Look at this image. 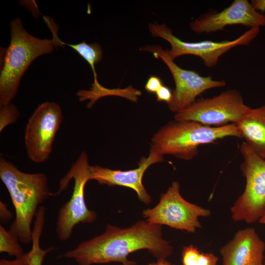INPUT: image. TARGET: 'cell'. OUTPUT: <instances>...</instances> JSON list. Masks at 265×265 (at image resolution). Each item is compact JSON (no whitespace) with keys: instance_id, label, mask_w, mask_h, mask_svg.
I'll use <instances>...</instances> for the list:
<instances>
[{"instance_id":"6da1fadb","label":"cell","mask_w":265,"mask_h":265,"mask_svg":"<svg viewBox=\"0 0 265 265\" xmlns=\"http://www.w3.org/2000/svg\"><path fill=\"white\" fill-rule=\"evenodd\" d=\"M141 249L148 250L157 259H166L173 251L162 237L161 225L140 221L124 229L108 224L103 234L80 243L60 257L73 259L78 265L110 262L135 265L128 256Z\"/></svg>"},{"instance_id":"7a4b0ae2","label":"cell","mask_w":265,"mask_h":265,"mask_svg":"<svg viewBox=\"0 0 265 265\" xmlns=\"http://www.w3.org/2000/svg\"><path fill=\"white\" fill-rule=\"evenodd\" d=\"M0 178L6 187L15 211L10 230L23 244L32 242L31 225L40 205L55 195L49 190L43 173H26L4 158H0Z\"/></svg>"},{"instance_id":"3957f363","label":"cell","mask_w":265,"mask_h":265,"mask_svg":"<svg viewBox=\"0 0 265 265\" xmlns=\"http://www.w3.org/2000/svg\"><path fill=\"white\" fill-rule=\"evenodd\" d=\"M11 40L6 49L0 73V106L15 97L21 80L39 56L52 53L57 46L52 39H40L29 33L20 18L10 23Z\"/></svg>"},{"instance_id":"277c9868","label":"cell","mask_w":265,"mask_h":265,"mask_svg":"<svg viewBox=\"0 0 265 265\" xmlns=\"http://www.w3.org/2000/svg\"><path fill=\"white\" fill-rule=\"evenodd\" d=\"M228 136L241 138L236 124L211 127L195 121L175 120L154 135L151 146L163 155H171L182 159L190 160L197 155L199 146L212 143Z\"/></svg>"},{"instance_id":"5b68a950","label":"cell","mask_w":265,"mask_h":265,"mask_svg":"<svg viewBox=\"0 0 265 265\" xmlns=\"http://www.w3.org/2000/svg\"><path fill=\"white\" fill-rule=\"evenodd\" d=\"M90 165L88 156L82 151L66 175L59 182V188L55 195L68 187L69 182L74 180V186L70 200L59 209L56 225V233L61 241L70 238L74 227L78 224L91 223L97 218L96 213L89 210L85 204L84 189L90 180Z\"/></svg>"},{"instance_id":"8992f818","label":"cell","mask_w":265,"mask_h":265,"mask_svg":"<svg viewBox=\"0 0 265 265\" xmlns=\"http://www.w3.org/2000/svg\"><path fill=\"white\" fill-rule=\"evenodd\" d=\"M240 150L243 158L240 170L246 185L231 212L235 222L243 220L250 224L265 216V159L256 154L245 142Z\"/></svg>"},{"instance_id":"52a82bcc","label":"cell","mask_w":265,"mask_h":265,"mask_svg":"<svg viewBox=\"0 0 265 265\" xmlns=\"http://www.w3.org/2000/svg\"><path fill=\"white\" fill-rule=\"evenodd\" d=\"M148 28L153 37L161 38L169 43L171 49L167 50L172 60L184 55H193L200 57L208 68L215 66L219 58L232 48L249 45L260 32V27H252L233 40L188 42L175 36L172 30L164 24H149Z\"/></svg>"},{"instance_id":"ba28073f","label":"cell","mask_w":265,"mask_h":265,"mask_svg":"<svg viewBox=\"0 0 265 265\" xmlns=\"http://www.w3.org/2000/svg\"><path fill=\"white\" fill-rule=\"evenodd\" d=\"M211 214L209 210L184 199L180 193V184L176 181L161 194L159 203L155 207L143 212L144 218L149 224L165 225L191 233L201 227L199 217Z\"/></svg>"},{"instance_id":"9c48e42d","label":"cell","mask_w":265,"mask_h":265,"mask_svg":"<svg viewBox=\"0 0 265 265\" xmlns=\"http://www.w3.org/2000/svg\"><path fill=\"white\" fill-rule=\"evenodd\" d=\"M248 107L244 103L239 91L235 89H229L212 98L195 101L176 113L175 119L221 127L229 123H238Z\"/></svg>"},{"instance_id":"30bf717a","label":"cell","mask_w":265,"mask_h":265,"mask_svg":"<svg viewBox=\"0 0 265 265\" xmlns=\"http://www.w3.org/2000/svg\"><path fill=\"white\" fill-rule=\"evenodd\" d=\"M160 58L168 67L174 80L175 88L168 104L170 110L176 113L196 101V98L205 91L226 85L224 80H214L211 76H202L197 72L183 69L169 56L167 50L159 45H146L139 49Z\"/></svg>"},{"instance_id":"8fae6325","label":"cell","mask_w":265,"mask_h":265,"mask_svg":"<svg viewBox=\"0 0 265 265\" xmlns=\"http://www.w3.org/2000/svg\"><path fill=\"white\" fill-rule=\"evenodd\" d=\"M60 106L47 101L40 104L25 127V142L28 158L36 163L47 160L62 121Z\"/></svg>"},{"instance_id":"7c38bea8","label":"cell","mask_w":265,"mask_h":265,"mask_svg":"<svg viewBox=\"0 0 265 265\" xmlns=\"http://www.w3.org/2000/svg\"><path fill=\"white\" fill-rule=\"evenodd\" d=\"M234 25L250 28L265 26V14L256 10L248 0H234L219 12L211 11L201 15L192 21L189 26L196 33L208 34Z\"/></svg>"},{"instance_id":"4fadbf2b","label":"cell","mask_w":265,"mask_h":265,"mask_svg":"<svg viewBox=\"0 0 265 265\" xmlns=\"http://www.w3.org/2000/svg\"><path fill=\"white\" fill-rule=\"evenodd\" d=\"M163 159V155L151 146L148 157H142L138 162V167L134 169L122 171L112 170L98 165H90V180H96L102 185L120 186L132 189L141 201L149 204L152 199L142 184V178L150 165L161 162Z\"/></svg>"},{"instance_id":"5bb4252c","label":"cell","mask_w":265,"mask_h":265,"mask_svg":"<svg viewBox=\"0 0 265 265\" xmlns=\"http://www.w3.org/2000/svg\"><path fill=\"white\" fill-rule=\"evenodd\" d=\"M265 243L255 228L238 231L233 238L221 247L222 265H265Z\"/></svg>"},{"instance_id":"9a60e30c","label":"cell","mask_w":265,"mask_h":265,"mask_svg":"<svg viewBox=\"0 0 265 265\" xmlns=\"http://www.w3.org/2000/svg\"><path fill=\"white\" fill-rule=\"evenodd\" d=\"M236 124L244 142L265 159V105L253 108L249 107Z\"/></svg>"},{"instance_id":"2e32d148","label":"cell","mask_w":265,"mask_h":265,"mask_svg":"<svg viewBox=\"0 0 265 265\" xmlns=\"http://www.w3.org/2000/svg\"><path fill=\"white\" fill-rule=\"evenodd\" d=\"M45 210L40 209L35 217V221L32 231V247L28 252L30 265H42L46 254L53 249V247L47 249H42L40 246V239L45 222Z\"/></svg>"},{"instance_id":"e0dca14e","label":"cell","mask_w":265,"mask_h":265,"mask_svg":"<svg viewBox=\"0 0 265 265\" xmlns=\"http://www.w3.org/2000/svg\"><path fill=\"white\" fill-rule=\"evenodd\" d=\"M62 44L63 46L67 45L72 48L89 64L93 71L94 81H98L95 65L103 59V52L101 45L97 43L88 44L85 41L76 44L62 41Z\"/></svg>"},{"instance_id":"ac0fdd59","label":"cell","mask_w":265,"mask_h":265,"mask_svg":"<svg viewBox=\"0 0 265 265\" xmlns=\"http://www.w3.org/2000/svg\"><path fill=\"white\" fill-rule=\"evenodd\" d=\"M218 261V258L213 253L201 252L192 244L183 248L182 265H217Z\"/></svg>"},{"instance_id":"d6986e66","label":"cell","mask_w":265,"mask_h":265,"mask_svg":"<svg viewBox=\"0 0 265 265\" xmlns=\"http://www.w3.org/2000/svg\"><path fill=\"white\" fill-rule=\"evenodd\" d=\"M17 236L10 230H6L0 225V252L7 253L10 256L18 258L25 254L19 243Z\"/></svg>"},{"instance_id":"ffe728a7","label":"cell","mask_w":265,"mask_h":265,"mask_svg":"<svg viewBox=\"0 0 265 265\" xmlns=\"http://www.w3.org/2000/svg\"><path fill=\"white\" fill-rule=\"evenodd\" d=\"M19 116L18 108L12 103L0 106V132L8 125L16 121Z\"/></svg>"},{"instance_id":"44dd1931","label":"cell","mask_w":265,"mask_h":265,"mask_svg":"<svg viewBox=\"0 0 265 265\" xmlns=\"http://www.w3.org/2000/svg\"><path fill=\"white\" fill-rule=\"evenodd\" d=\"M163 84L161 80L156 76H150L145 85V89L149 93H156Z\"/></svg>"},{"instance_id":"7402d4cb","label":"cell","mask_w":265,"mask_h":265,"mask_svg":"<svg viewBox=\"0 0 265 265\" xmlns=\"http://www.w3.org/2000/svg\"><path fill=\"white\" fill-rule=\"evenodd\" d=\"M0 265H30L29 253H25L22 256L15 258L13 260L1 259Z\"/></svg>"},{"instance_id":"603a6c76","label":"cell","mask_w":265,"mask_h":265,"mask_svg":"<svg viewBox=\"0 0 265 265\" xmlns=\"http://www.w3.org/2000/svg\"><path fill=\"white\" fill-rule=\"evenodd\" d=\"M158 102H165L167 104L172 97V92L170 89L164 85H162L156 93Z\"/></svg>"},{"instance_id":"cb8c5ba5","label":"cell","mask_w":265,"mask_h":265,"mask_svg":"<svg viewBox=\"0 0 265 265\" xmlns=\"http://www.w3.org/2000/svg\"><path fill=\"white\" fill-rule=\"evenodd\" d=\"M0 222L2 224L6 223L12 217V214L7 209L5 204L0 202Z\"/></svg>"},{"instance_id":"d4e9b609","label":"cell","mask_w":265,"mask_h":265,"mask_svg":"<svg viewBox=\"0 0 265 265\" xmlns=\"http://www.w3.org/2000/svg\"><path fill=\"white\" fill-rule=\"evenodd\" d=\"M251 3L257 11L263 14L265 13V0H252Z\"/></svg>"},{"instance_id":"484cf974","label":"cell","mask_w":265,"mask_h":265,"mask_svg":"<svg viewBox=\"0 0 265 265\" xmlns=\"http://www.w3.org/2000/svg\"><path fill=\"white\" fill-rule=\"evenodd\" d=\"M148 265H174L168 262L165 259H158L157 261L150 263Z\"/></svg>"},{"instance_id":"4316f807","label":"cell","mask_w":265,"mask_h":265,"mask_svg":"<svg viewBox=\"0 0 265 265\" xmlns=\"http://www.w3.org/2000/svg\"><path fill=\"white\" fill-rule=\"evenodd\" d=\"M260 223L265 224V216L261 218L259 221Z\"/></svg>"}]
</instances>
